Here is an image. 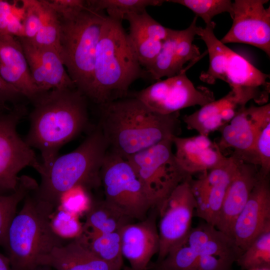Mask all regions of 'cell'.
<instances>
[{"label":"cell","instance_id":"6da1fadb","mask_svg":"<svg viewBox=\"0 0 270 270\" xmlns=\"http://www.w3.org/2000/svg\"><path fill=\"white\" fill-rule=\"evenodd\" d=\"M86 98L76 88H62L41 93L32 102L30 129L24 140L40 152L42 168L50 165L60 148L86 128Z\"/></svg>","mask_w":270,"mask_h":270},{"label":"cell","instance_id":"7a4b0ae2","mask_svg":"<svg viewBox=\"0 0 270 270\" xmlns=\"http://www.w3.org/2000/svg\"><path fill=\"white\" fill-rule=\"evenodd\" d=\"M100 106L98 126L108 150L124 158L178 136L179 112L167 115L159 114L134 96Z\"/></svg>","mask_w":270,"mask_h":270},{"label":"cell","instance_id":"3957f363","mask_svg":"<svg viewBox=\"0 0 270 270\" xmlns=\"http://www.w3.org/2000/svg\"><path fill=\"white\" fill-rule=\"evenodd\" d=\"M143 72L122 22L106 16L96 48L92 80L86 96L100 106L126 97Z\"/></svg>","mask_w":270,"mask_h":270},{"label":"cell","instance_id":"277c9868","mask_svg":"<svg viewBox=\"0 0 270 270\" xmlns=\"http://www.w3.org/2000/svg\"><path fill=\"white\" fill-rule=\"evenodd\" d=\"M108 150V144L98 126L75 150L42 168L38 173L40 182L34 194L56 209L60 196L68 190L78 186L88 190L99 186L100 170Z\"/></svg>","mask_w":270,"mask_h":270},{"label":"cell","instance_id":"5b68a950","mask_svg":"<svg viewBox=\"0 0 270 270\" xmlns=\"http://www.w3.org/2000/svg\"><path fill=\"white\" fill-rule=\"evenodd\" d=\"M34 190L24 198L21 209L9 226L2 246L12 270H38L42 268L38 263L41 257L68 242L52 228L50 220L56 208L40 200Z\"/></svg>","mask_w":270,"mask_h":270},{"label":"cell","instance_id":"8992f818","mask_svg":"<svg viewBox=\"0 0 270 270\" xmlns=\"http://www.w3.org/2000/svg\"><path fill=\"white\" fill-rule=\"evenodd\" d=\"M215 26L212 21L204 28H197L196 35L206 44L210 62L208 70L200 74V80L208 84H214L217 80L224 81L246 104L252 100L260 106L267 104L270 74L222 43L214 34Z\"/></svg>","mask_w":270,"mask_h":270},{"label":"cell","instance_id":"52a82bcc","mask_svg":"<svg viewBox=\"0 0 270 270\" xmlns=\"http://www.w3.org/2000/svg\"><path fill=\"white\" fill-rule=\"evenodd\" d=\"M58 16L61 58L76 88L86 97L92 82L96 48L107 16L87 5L78 12Z\"/></svg>","mask_w":270,"mask_h":270},{"label":"cell","instance_id":"ba28073f","mask_svg":"<svg viewBox=\"0 0 270 270\" xmlns=\"http://www.w3.org/2000/svg\"><path fill=\"white\" fill-rule=\"evenodd\" d=\"M106 200L132 220L147 217L154 205L129 162L108 150L100 170Z\"/></svg>","mask_w":270,"mask_h":270},{"label":"cell","instance_id":"9c48e42d","mask_svg":"<svg viewBox=\"0 0 270 270\" xmlns=\"http://www.w3.org/2000/svg\"><path fill=\"white\" fill-rule=\"evenodd\" d=\"M172 137L125 158L142 182L155 208L188 176L175 159Z\"/></svg>","mask_w":270,"mask_h":270},{"label":"cell","instance_id":"30bf717a","mask_svg":"<svg viewBox=\"0 0 270 270\" xmlns=\"http://www.w3.org/2000/svg\"><path fill=\"white\" fill-rule=\"evenodd\" d=\"M25 114L24 107L18 104L8 112L0 113V194L16 188L18 174L25 168L32 167L38 173L42 168L33 149L17 132Z\"/></svg>","mask_w":270,"mask_h":270},{"label":"cell","instance_id":"8fae6325","mask_svg":"<svg viewBox=\"0 0 270 270\" xmlns=\"http://www.w3.org/2000/svg\"><path fill=\"white\" fill-rule=\"evenodd\" d=\"M134 97L153 112L163 115L190 106H202L215 100L212 90L204 86H195L186 72L156 80L136 92Z\"/></svg>","mask_w":270,"mask_h":270},{"label":"cell","instance_id":"7c38bea8","mask_svg":"<svg viewBox=\"0 0 270 270\" xmlns=\"http://www.w3.org/2000/svg\"><path fill=\"white\" fill-rule=\"evenodd\" d=\"M187 176L156 208L160 216L158 232L159 250L156 262L168 253L188 234L192 227L196 202Z\"/></svg>","mask_w":270,"mask_h":270},{"label":"cell","instance_id":"4fadbf2b","mask_svg":"<svg viewBox=\"0 0 270 270\" xmlns=\"http://www.w3.org/2000/svg\"><path fill=\"white\" fill-rule=\"evenodd\" d=\"M270 122V103L244 107L220 130L222 136L218 144L220 150L232 149L230 156L256 165V142L260 131Z\"/></svg>","mask_w":270,"mask_h":270},{"label":"cell","instance_id":"5bb4252c","mask_svg":"<svg viewBox=\"0 0 270 270\" xmlns=\"http://www.w3.org/2000/svg\"><path fill=\"white\" fill-rule=\"evenodd\" d=\"M268 0H235L232 24L220 40L224 44L242 43L252 45L270 56V7Z\"/></svg>","mask_w":270,"mask_h":270},{"label":"cell","instance_id":"9a60e30c","mask_svg":"<svg viewBox=\"0 0 270 270\" xmlns=\"http://www.w3.org/2000/svg\"><path fill=\"white\" fill-rule=\"evenodd\" d=\"M197 19L196 16L184 30L170 29L160 52L146 68L152 79L158 80L163 77L170 78L186 72L184 64L199 58V48L193 44L196 36Z\"/></svg>","mask_w":270,"mask_h":270},{"label":"cell","instance_id":"2e32d148","mask_svg":"<svg viewBox=\"0 0 270 270\" xmlns=\"http://www.w3.org/2000/svg\"><path fill=\"white\" fill-rule=\"evenodd\" d=\"M238 160L228 157L220 166L206 172L190 182L196 202V215L215 226L228 188L236 172Z\"/></svg>","mask_w":270,"mask_h":270},{"label":"cell","instance_id":"e0dca14e","mask_svg":"<svg viewBox=\"0 0 270 270\" xmlns=\"http://www.w3.org/2000/svg\"><path fill=\"white\" fill-rule=\"evenodd\" d=\"M270 227L269 176L260 174L250 197L234 223L231 238L242 251L263 230Z\"/></svg>","mask_w":270,"mask_h":270},{"label":"cell","instance_id":"ac0fdd59","mask_svg":"<svg viewBox=\"0 0 270 270\" xmlns=\"http://www.w3.org/2000/svg\"><path fill=\"white\" fill-rule=\"evenodd\" d=\"M18 38L32 80L41 92L54 89L76 88L57 50L38 46L24 37Z\"/></svg>","mask_w":270,"mask_h":270},{"label":"cell","instance_id":"d6986e66","mask_svg":"<svg viewBox=\"0 0 270 270\" xmlns=\"http://www.w3.org/2000/svg\"><path fill=\"white\" fill-rule=\"evenodd\" d=\"M156 212L137 223H128L120 230L123 258L132 270H147L150 262L159 250Z\"/></svg>","mask_w":270,"mask_h":270},{"label":"cell","instance_id":"ffe728a7","mask_svg":"<svg viewBox=\"0 0 270 270\" xmlns=\"http://www.w3.org/2000/svg\"><path fill=\"white\" fill-rule=\"evenodd\" d=\"M259 177L256 165L238 160L214 227L231 238L234 223L246 205Z\"/></svg>","mask_w":270,"mask_h":270},{"label":"cell","instance_id":"44dd1931","mask_svg":"<svg viewBox=\"0 0 270 270\" xmlns=\"http://www.w3.org/2000/svg\"><path fill=\"white\" fill-rule=\"evenodd\" d=\"M176 148L174 156L182 170L188 176L204 172L224 164L228 157L220 150L218 144L208 136L199 134L172 138Z\"/></svg>","mask_w":270,"mask_h":270},{"label":"cell","instance_id":"7402d4cb","mask_svg":"<svg viewBox=\"0 0 270 270\" xmlns=\"http://www.w3.org/2000/svg\"><path fill=\"white\" fill-rule=\"evenodd\" d=\"M0 76L32 102L42 93L32 80L18 38L0 34Z\"/></svg>","mask_w":270,"mask_h":270},{"label":"cell","instance_id":"603a6c76","mask_svg":"<svg viewBox=\"0 0 270 270\" xmlns=\"http://www.w3.org/2000/svg\"><path fill=\"white\" fill-rule=\"evenodd\" d=\"M124 20L128 22V35L138 60L146 68L160 52L170 28L160 24L146 10L127 14Z\"/></svg>","mask_w":270,"mask_h":270},{"label":"cell","instance_id":"cb8c5ba5","mask_svg":"<svg viewBox=\"0 0 270 270\" xmlns=\"http://www.w3.org/2000/svg\"><path fill=\"white\" fill-rule=\"evenodd\" d=\"M38 263L40 267L56 270H116L94 254L80 237L54 248Z\"/></svg>","mask_w":270,"mask_h":270},{"label":"cell","instance_id":"d4e9b609","mask_svg":"<svg viewBox=\"0 0 270 270\" xmlns=\"http://www.w3.org/2000/svg\"><path fill=\"white\" fill-rule=\"evenodd\" d=\"M215 227L206 222L192 228L186 236L161 261L156 262L152 270H193L200 250Z\"/></svg>","mask_w":270,"mask_h":270},{"label":"cell","instance_id":"484cf974","mask_svg":"<svg viewBox=\"0 0 270 270\" xmlns=\"http://www.w3.org/2000/svg\"><path fill=\"white\" fill-rule=\"evenodd\" d=\"M242 253L232 238L215 228L202 246L193 270H232Z\"/></svg>","mask_w":270,"mask_h":270},{"label":"cell","instance_id":"4316f807","mask_svg":"<svg viewBox=\"0 0 270 270\" xmlns=\"http://www.w3.org/2000/svg\"><path fill=\"white\" fill-rule=\"evenodd\" d=\"M131 220L104 200L94 202L86 212L82 233L104 234L119 231Z\"/></svg>","mask_w":270,"mask_h":270},{"label":"cell","instance_id":"83f0119b","mask_svg":"<svg viewBox=\"0 0 270 270\" xmlns=\"http://www.w3.org/2000/svg\"><path fill=\"white\" fill-rule=\"evenodd\" d=\"M119 231L104 234L82 233L79 237L94 254L116 270H120L123 256Z\"/></svg>","mask_w":270,"mask_h":270},{"label":"cell","instance_id":"f1b7e54d","mask_svg":"<svg viewBox=\"0 0 270 270\" xmlns=\"http://www.w3.org/2000/svg\"><path fill=\"white\" fill-rule=\"evenodd\" d=\"M38 184L28 176H20L16 188L8 194H0V246H2L9 226L16 214L19 204L35 190Z\"/></svg>","mask_w":270,"mask_h":270},{"label":"cell","instance_id":"f546056e","mask_svg":"<svg viewBox=\"0 0 270 270\" xmlns=\"http://www.w3.org/2000/svg\"><path fill=\"white\" fill-rule=\"evenodd\" d=\"M166 0H88V6L98 12H107V16L122 22L126 16L140 13L150 6H160Z\"/></svg>","mask_w":270,"mask_h":270},{"label":"cell","instance_id":"4dcf8cb0","mask_svg":"<svg viewBox=\"0 0 270 270\" xmlns=\"http://www.w3.org/2000/svg\"><path fill=\"white\" fill-rule=\"evenodd\" d=\"M38 1L40 26L36 36L30 41L40 46L54 48L60 52V22L58 15L48 0Z\"/></svg>","mask_w":270,"mask_h":270},{"label":"cell","instance_id":"1f68e13d","mask_svg":"<svg viewBox=\"0 0 270 270\" xmlns=\"http://www.w3.org/2000/svg\"><path fill=\"white\" fill-rule=\"evenodd\" d=\"M236 262L242 270L270 268V227L252 240Z\"/></svg>","mask_w":270,"mask_h":270},{"label":"cell","instance_id":"d6a6232c","mask_svg":"<svg viewBox=\"0 0 270 270\" xmlns=\"http://www.w3.org/2000/svg\"><path fill=\"white\" fill-rule=\"evenodd\" d=\"M246 105L231 90L223 98L201 106L198 110L190 114L186 115L182 120L188 129L196 130L206 120L218 116L222 117L221 114L224 109L235 106L245 107Z\"/></svg>","mask_w":270,"mask_h":270},{"label":"cell","instance_id":"836d02e7","mask_svg":"<svg viewBox=\"0 0 270 270\" xmlns=\"http://www.w3.org/2000/svg\"><path fill=\"white\" fill-rule=\"evenodd\" d=\"M184 6L201 18L206 25L210 24L213 18L223 12L233 16V2L230 0H166Z\"/></svg>","mask_w":270,"mask_h":270},{"label":"cell","instance_id":"e575fe53","mask_svg":"<svg viewBox=\"0 0 270 270\" xmlns=\"http://www.w3.org/2000/svg\"><path fill=\"white\" fill-rule=\"evenodd\" d=\"M50 225L54 232L66 240L77 238L83 232V224L78 216L60 208L52 214Z\"/></svg>","mask_w":270,"mask_h":270},{"label":"cell","instance_id":"d590c367","mask_svg":"<svg viewBox=\"0 0 270 270\" xmlns=\"http://www.w3.org/2000/svg\"><path fill=\"white\" fill-rule=\"evenodd\" d=\"M23 14L22 6L0 0V34L24 37Z\"/></svg>","mask_w":270,"mask_h":270},{"label":"cell","instance_id":"8d00e7d4","mask_svg":"<svg viewBox=\"0 0 270 270\" xmlns=\"http://www.w3.org/2000/svg\"><path fill=\"white\" fill-rule=\"evenodd\" d=\"M88 190L82 186H78L68 190L60 196L58 208L78 216L86 213L92 204Z\"/></svg>","mask_w":270,"mask_h":270},{"label":"cell","instance_id":"74e56055","mask_svg":"<svg viewBox=\"0 0 270 270\" xmlns=\"http://www.w3.org/2000/svg\"><path fill=\"white\" fill-rule=\"evenodd\" d=\"M256 164L260 166L259 173L269 176L270 172V122L260 131L254 146Z\"/></svg>","mask_w":270,"mask_h":270},{"label":"cell","instance_id":"f35d334b","mask_svg":"<svg viewBox=\"0 0 270 270\" xmlns=\"http://www.w3.org/2000/svg\"><path fill=\"white\" fill-rule=\"evenodd\" d=\"M24 14L22 24L24 37L33 40L36 36L40 26V14L38 0H22Z\"/></svg>","mask_w":270,"mask_h":270},{"label":"cell","instance_id":"ab89813d","mask_svg":"<svg viewBox=\"0 0 270 270\" xmlns=\"http://www.w3.org/2000/svg\"><path fill=\"white\" fill-rule=\"evenodd\" d=\"M58 15L64 16L78 12L87 6L84 0H48Z\"/></svg>","mask_w":270,"mask_h":270},{"label":"cell","instance_id":"60d3db41","mask_svg":"<svg viewBox=\"0 0 270 270\" xmlns=\"http://www.w3.org/2000/svg\"><path fill=\"white\" fill-rule=\"evenodd\" d=\"M24 98L14 87L5 82L0 76V110H7L6 104L12 102L15 105Z\"/></svg>","mask_w":270,"mask_h":270},{"label":"cell","instance_id":"b9f144b4","mask_svg":"<svg viewBox=\"0 0 270 270\" xmlns=\"http://www.w3.org/2000/svg\"><path fill=\"white\" fill-rule=\"evenodd\" d=\"M0 270H12L8 258L0 252Z\"/></svg>","mask_w":270,"mask_h":270},{"label":"cell","instance_id":"7bdbcfd3","mask_svg":"<svg viewBox=\"0 0 270 270\" xmlns=\"http://www.w3.org/2000/svg\"><path fill=\"white\" fill-rule=\"evenodd\" d=\"M249 270H270V268H256L250 269Z\"/></svg>","mask_w":270,"mask_h":270}]
</instances>
